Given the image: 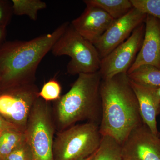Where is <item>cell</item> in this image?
<instances>
[{"instance_id":"6da1fadb","label":"cell","mask_w":160,"mask_h":160,"mask_svg":"<svg viewBox=\"0 0 160 160\" xmlns=\"http://www.w3.org/2000/svg\"><path fill=\"white\" fill-rule=\"evenodd\" d=\"M102 136L113 138L122 146L134 128L143 123L137 98L126 72L102 79L100 85Z\"/></svg>"},{"instance_id":"7a4b0ae2","label":"cell","mask_w":160,"mask_h":160,"mask_svg":"<svg viewBox=\"0 0 160 160\" xmlns=\"http://www.w3.org/2000/svg\"><path fill=\"white\" fill-rule=\"evenodd\" d=\"M66 22L52 32L29 41L7 42L0 47L2 89L35 83L38 66L68 26Z\"/></svg>"},{"instance_id":"3957f363","label":"cell","mask_w":160,"mask_h":160,"mask_svg":"<svg viewBox=\"0 0 160 160\" xmlns=\"http://www.w3.org/2000/svg\"><path fill=\"white\" fill-rule=\"evenodd\" d=\"M102 80L98 71L79 74L69 91L55 101L52 114L58 132L81 122L100 125L102 117Z\"/></svg>"},{"instance_id":"277c9868","label":"cell","mask_w":160,"mask_h":160,"mask_svg":"<svg viewBox=\"0 0 160 160\" xmlns=\"http://www.w3.org/2000/svg\"><path fill=\"white\" fill-rule=\"evenodd\" d=\"M102 138L99 125L89 122L58 132L53 141L54 160H82L89 157L97 151Z\"/></svg>"},{"instance_id":"5b68a950","label":"cell","mask_w":160,"mask_h":160,"mask_svg":"<svg viewBox=\"0 0 160 160\" xmlns=\"http://www.w3.org/2000/svg\"><path fill=\"white\" fill-rule=\"evenodd\" d=\"M51 51L55 56L66 55L71 58L67 66V72L69 74L78 75L99 70L102 59L96 48L79 34L70 23Z\"/></svg>"},{"instance_id":"8992f818","label":"cell","mask_w":160,"mask_h":160,"mask_svg":"<svg viewBox=\"0 0 160 160\" xmlns=\"http://www.w3.org/2000/svg\"><path fill=\"white\" fill-rule=\"evenodd\" d=\"M49 102L39 97L29 116L25 131L33 160H54L53 144L56 130Z\"/></svg>"},{"instance_id":"52a82bcc","label":"cell","mask_w":160,"mask_h":160,"mask_svg":"<svg viewBox=\"0 0 160 160\" xmlns=\"http://www.w3.org/2000/svg\"><path fill=\"white\" fill-rule=\"evenodd\" d=\"M0 94V114L25 132L32 109L39 98L35 83L7 88Z\"/></svg>"},{"instance_id":"ba28073f","label":"cell","mask_w":160,"mask_h":160,"mask_svg":"<svg viewBox=\"0 0 160 160\" xmlns=\"http://www.w3.org/2000/svg\"><path fill=\"white\" fill-rule=\"evenodd\" d=\"M145 32L144 22L135 29L125 42L102 59L98 72L102 79L127 73L141 49Z\"/></svg>"},{"instance_id":"9c48e42d","label":"cell","mask_w":160,"mask_h":160,"mask_svg":"<svg viewBox=\"0 0 160 160\" xmlns=\"http://www.w3.org/2000/svg\"><path fill=\"white\" fill-rule=\"evenodd\" d=\"M147 15L133 7L122 17L114 20L104 34L93 44L101 59L125 42L135 29L145 22Z\"/></svg>"},{"instance_id":"30bf717a","label":"cell","mask_w":160,"mask_h":160,"mask_svg":"<svg viewBox=\"0 0 160 160\" xmlns=\"http://www.w3.org/2000/svg\"><path fill=\"white\" fill-rule=\"evenodd\" d=\"M122 152V160H160V139L142 123L124 141Z\"/></svg>"},{"instance_id":"8fae6325","label":"cell","mask_w":160,"mask_h":160,"mask_svg":"<svg viewBox=\"0 0 160 160\" xmlns=\"http://www.w3.org/2000/svg\"><path fill=\"white\" fill-rule=\"evenodd\" d=\"M86 6L83 13L72 21L70 24L79 34L93 44L104 34L115 20L101 8Z\"/></svg>"},{"instance_id":"7c38bea8","label":"cell","mask_w":160,"mask_h":160,"mask_svg":"<svg viewBox=\"0 0 160 160\" xmlns=\"http://www.w3.org/2000/svg\"><path fill=\"white\" fill-rule=\"evenodd\" d=\"M145 24L142 47L127 74L142 65H151L160 69V20L147 15Z\"/></svg>"},{"instance_id":"4fadbf2b","label":"cell","mask_w":160,"mask_h":160,"mask_svg":"<svg viewBox=\"0 0 160 160\" xmlns=\"http://www.w3.org/2000/svg\"><path fill=\"white\" fill-rule=\"evenodd\" d=\"M130 82L137 98L143 123L153 134L159 137L157 117L160 112L158 89L139 84L130 80Z\"/></svg>"},{"instance_id":"5bb4252c","label":"cell","mask_w":160,"mask_h":160,"mask_svg":"<svg viewBox=\"0 0 160 160\" xmlns=\"http://www.w3.org/2000/svg\"><path fill=\"white\" fill-rule=\"evenodd\" d=\"M83 2L86 5L103 9L115 20L122 17L133 7L130 0H85Z\"/></svg>"},{"instance_id":"9a60e30c","label":"cell","mask_w":160,"mask_h":160,"mask_svg":"<svg viewBox=\"0 0 160 160\" xmlns=\"http://www.w3.org/2000/svg\"><path fill=\"white\" fill-rule=\"evenodd\" d=\"M129 79L139 84L160 88V69L151 65H142L128 74Z\"/></svg>"},{"instance_id":"2e32d148","label":"cell","mask_w":160,"mask_h":160,"mask_svg":"<svg viewBox=\"0 0 160 160\" xmlns=\"http://www.w3.org/2000/svg\"><path fill=\"white\" fill-rule=\"evenodd\" d=\"M93 160H122V146L109 136H102Z\"/></svg>"},{"instance_id":"e0dca14e","label":"cell","mask_w":160,"mask_h":160,"mask_svg":"<svg viewBox=\"0 0 160 160\" xmlns=\"http://www.w3.org/2000/svg\"><path fill=\"white\" fill-rule=\"evenodd\" d=\"M25 139V132L19 130L10 129L3 132L0 137V159H6Z\"/></svg>"},{"instance_id":"ac0fdd59","label":"cell","mask_w":160,"mask_h":160,"mask_svg":"<svg viewBox=\"0 0 160 160\" xmlns=\"http://www.w3.org/2000/svg\"><path fill=\"white\" fill-rule=\"evenodd\" d=\"M12 11L17 15H26L32 21L37 20L38 12L47 5L40 0H12Z\"/></svg>"},{"instance_id":"d6986e66","label":"cell","mask_w":160,"mask_h":160,"mask_svg":"<svg viewBox=\"0 0 160 160\" xmlns=\"http://www.w3.org/2000/svg\"><path fill=\"white\" fill-rule=\"evenodd\" d=\"M62 87L55 79H52L46 82L39 92V97L47 102L56 101L61 98Z\"/></svg>"},{"instance_id":"ffe728a7","label":"cell","mask_w":160,"mask_h":160,"mask_svg":"<svg viewBox=\"0 0 160 160\" xmlns=\"http://www.w3.org/2000/svg\"><path fill=\"white\" fill-rule=\"evenodd\" d=\"M134 8L142 13L160 20V0H130Z\"/></svg>"},{"instance_id":"44dd1931","label":"cell","mask_w":160,"mask_h":160,"mask_svg":"<svg viewBox=\"0 0 160 160\" xmlns=\"http://www.w3.org/2000/svg\"><path fill=\"white\" fill-rule=\"evenodd\" d=\"M5 160H33L32 152L26 137L22 142L12 152Z\"/></svg>"},{"instance_id":"7402d4cb","label":"cell","mask_w":160,"mask_h":160,"mask_svg":"<svg viewBox=\"0 0 160 160\" xmlns=\"http://www.w3.org/2000/svg\"><path fill=\"white\" fill-rule=\"evenodd\" d=\"M12 11V6H9L7 2L0 1V27L6 28Z\"/></svg>"},{"instance_id":"603a6c76","label":"cell","mask_w":160,"mask_h":160,"mask_svg":"<svg viewBox=\"0 0 160 160\" xmlns=\"http://www.w3.org/2000/svg\"><path fill=\"white\" fill-rule=\"evenodd\" d=\"M10 129H16L20 131L16 126L7 121L0 114V132H3Z\"/></svg>"},{"instance_id":"cb8c5ba5","label":"cell","mask_w":160,"mask_h":160,"mask_svg":"<svg viewBox=\"0 0 160 160\" xmlns=\"http://www.w3.org/2000/svg\"><path fill=\"white\" fill-rule=\"evenodd\" d=\"M6 32V28L0 27V44L4 38Z\"/></svg>"},{"instance_id":"d4e9b609","label":"cell","mask_w":160,"mask_h":160,"mask_svg":"<svg viewBox=\"0 0 160 160\" xmlns=\"http://www.w3.org/2000/svg\"><path fill=\"white\" fill-rule=\"evenodd\" d=\"M96 152H94L93 154L91 155V156H89V157L86 158L82 160H94L95 155Z\"/></svg>"},{"instance_id":"484cf974","label":"cell","mask_w":160,"mask_h":160,"mask_svg":"<svg viewBox=\"0 0 160 160\" xmlns=\"http://www.w3.org/2000/svg\"><path fill=\"white\" fill-rule=\"evenodd\" d=\"M158 95L160 101V88L158 89Z\"/></svg>"},{"instance_id":"4316f807","label":"cell","mask_w":160,"mask_h":160,"mask_svg":"<svg viewBox=\"0 0 160 160\" xmlns=\"http://www.w3.org/2000/svg\"><path fill=\"white\" fill-rule=\"evenodd\" d=\"M3 132H0V137H1V135H2V133Z\"/></svg>"},{"instance_id":"83f0119b","label":"cell","mask_w":160,"mask_h":160,"mask_svg":"<svg viewBox=\"0 0 160 160\" xmlns=\"http://www.w3.org/2000/svg\"><path fill=\"white\" fill-rule=\"evenodd\" d=\"M0 160H2V159H0Z\"/></svg>"}]
</instances>
